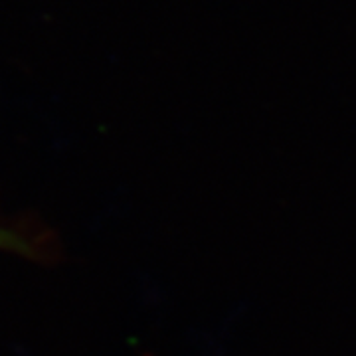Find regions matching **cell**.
<instances>
[{"mask_svg": "<svg viewBox=\"0 0 356 356\" xmlns=\"http://www.w3.org/2000/svg\"><path fill=\"white\" fill-rule=\"evenodd\" d=\"M18 243V240L14 238L13 234H6L0 229V248H14Z\"/></svg>", "mask_w": 356, "mask_h": 356, "instance_id": "obj_1", "label": "cell"}]
</instances>
